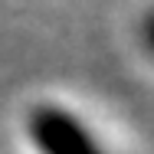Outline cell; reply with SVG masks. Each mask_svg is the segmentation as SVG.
Masks as SVG:
<instances>
[{
    "label": "cell",
    "mask_w": 154,
    "mask_h": 154,
    "mask_svg": "<svg viewBox=\"0 0 154 154\" xmlns=\"http://www.w3.org/2000/svg\"><path fill=\"white\" fill-rule=\"evenodd\" d=\"M30 138L39 154H108L72 112L43 105L30 115Z\"/></svg>",
    "instance_id": "1"
},
{
    "label": "cell",
    "mask_w": 154,
    "mask_h": 154,
    "mask_svg": "<svg viewBox=\"0 0 154 154\" xmlns=\"http://www.w3.org/2000/svg\"><path fill=\"white\" fill-rule=\"evenodd\" d=\"M144 39H148V46H151V53H154V13L148 17V23H144Z\"/></svg>",
    "instance_id": "2"
}]
</instances>
